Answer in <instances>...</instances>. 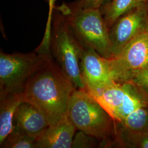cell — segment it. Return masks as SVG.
<instances>
[{
  "label": "cell",
  "mask_w": 148,
  "mask_h": 148,
  "mask_svg": "<svg viewBox=\"0 0 148 148\" xmlns=\"http://www.w3.org/2000/svg\"><path fill=\"white\" fill-rule=\"evenodd\" d=\"M115 125L132 131H148V106L130 114L122 121L115 122Z\"/></svg>",
  "instance_id": "16"
},
{
  "label": "cell",
  "mask_w": 148,
  "mask_h": 148,
  "mask_svg": "<svg viewBox=\"0 0 148 148\" xmlns=\"http://www.w3.org/2000/svg\"><path fill=\"white\" fill-rule=\"evenodd\" d=\"M80 68L85 90L90 94L114 82L109 59L103 57L91 48L84 47Z\"/></svg>",
  "instance_id": "8"
},
{
  "label": "cell",
  "mask_w": 148,
  "mask_h": 148,
  "mask_svg": "<svg viewBox=\"0 0 148 148\" xmlns=\"http://www.w3.org/2000/svg\"></svg>",
  "instance_id": "23"
},
{
  "label": "cell",
  "mask_w": 148,
  "mask_h": 148,
  "mask_svg": "<svg viewBox=\"0 0 148 148\" xmlns=\"http://www.w3.org/2000/svg\"><path fill=\"white\" fill-rule=\"evenodd\" d=\"M56 0H47L49 5V11L47 22L44 37L42 42L36 49L38 52L44 53H51V40L52 32V23L53 18V9L55 8Z\"/></svg>",
  "instance_id": "18"
},
{
  "label": "cell",
  "mask_w": 148,
  "mask_h": 148,
  "mask_svg": "<svg viewBox=\"0 0 148 148\" xmlns=\"http://www.w3.org/2000/svg\"><path fill=\"white\" fill-rule=\"evenodd\" d=\"M128 82H131L148 93V63L133 75Z\"/></svg>",
  "instance_id": "20"
},
{
  "label": "cell",
  "mask_w": 148,
  "mask_h": 148,
  "mask_svg": "<svg viewBox=\"0 0 148 148\" xmlns=\"http://www.w3.org/2000/svg\"><path fill=\"white\" fill-rule=\"evenodd\" d=\"M148 63V30L128 43L117 56L109 59L112 79L123 84Z\"/></svg>",
  "instance_id": "6"
},
{
  "label": "cell",
  "mask_w": 148,
  "mask_h": 148,
  "mask_svg": "<svg viewBox=\"0 0 148 148\" xmlns=\"http://www.w3.org/2000/svg\"><path fill=\"white\" fill-rule=\"evenodd\" d=\"M125 93V84L114 81L90 95L98 101L114 119L121 106Z\"/></svg>",
  "instance_id": "13"
},
{
  "label": "cell",
  "mask_w": 148,
  "mask_h": 148,
  "mask_svg": "<svg viewBox=\"0 0 148 148\" xmlns=\"http://www.w3.org/2000/svg\"><path fill=\"white\" fill-rule=\"evenodd\" d=\"M36 138L13 128L0 144L1 148H35Z\"/></svg>",
  "instance_id": "17"
},
{
  "label": "cell",
  "mask_w": 148,
  "mask_h": 148,
  "mask_svg": "<svg viewBox=\"0 0 148 148\" xmlns=\"http://www.w3.org/2000/svg\"><path fill=\"white\" fill-rule=\"evenodd\" d=\"M112 142L121 148H148V131H132L115 125L114 140Z\"/></svg>",
  "instance_id": "15"
},
{
  "label": "cell",
  "mask_w": 148,
  "mask_h": 148,
  "mask_svg": "<svg viewBox=\"0 0 148 148\" xmlns=\"http://www.w3.org/2000/svg\"><path fill=\"white\" fill-rule=\"evenodd\" d=\"M111 0H76L70 5L78 9H100Z\"/></svg>",
  "instance_id": "21"
},
{
  "label": "cell",
  "mask_w": 148,
  "mask_h": 148,
  "mask_svg": "<svg viewBox=\"0 0 148 148\" xmlns=\"http://www.w3.org/2000/svg\"><path fill=\"white\" fill-rule=\"evenodd\" d=\"M76 130L67 116L37 137L35 148H71Z\"/></svg>",
  "instance_id": "10"
},
{
  "label": "cell",
  "mask_w": 148,
  "mask_h": 148,
  "mask_svg": "<svg viewBox=\"0 0 148 148\" xmlns=\"http://www.w3.org/2000/svg\"><path fill=\"white\" fill-rule=\"evenodd\" d=\"M57 10L84 47L91 48L106 58H112L109 29L99 9H78L63 4Z\"/></svg>",
  "instance_id": "3"
},
{
  "label": "cell",
  "mask_w": 148,
  "mask_h": 148,
  "mask_svg": "<svg viewBox=\"0 0 148 148\" xmlns=\"http://www.w3.org/2000/svg\"><path fill=\"white\" fill-rule=\"evenodd\" d=\"M52 56L0 53V97L23 92L27 80Z\"/></svg>",
  "instance_id": "5"
},
{
  "label": "cell",
  "mask_w": 148,
  "mask_h": 148,
  "mask_svg": "<svg viewBox=\"0 0 148 148\" xmlns=\"http://www.w3.org/2000/svg\"><path fill=\"white\" fill-rule=\"evenodd\" d=\"M75 89L52 57L27 80L22 93L24 101L35 106L53 126L67 116L69 100Z\"/></svg>",
  "instance_id": "1"
},
{
  "label": "cell",
  "mask_w": 148,
  "mask_h": 148,
  "mask_svg": "<svg viewBox=\"0 0 148 148\" xmlns=\"http://www.w3.org/2000/svg\"><path fill=\"white\" fill-rule=\"evenodd\" d=\"M45 1H47V0H45Z\"/></svg>",
  "instance_id": "22"
},
{
  "label": "cell",
  "mask_w": 148,
  "mask_h": 148,
  "mask_svg": "<svg viewBox=\"0 0 148 148\" xmlns=\"http://www.w3.org/2000/svg\"><path fill=\"white\" fill-rule=\"evenodd\" d=\"M123 84L125 93L121 106L114 117L117 122L122 121L130 114L148 106V93L131 82Z\"/></svg>",
  "instance_id": "11"
},
{
  "label": "cell",
  "mask_w": 148,
  "mask_h": 148,
  "mask_svg": "<svg viewBox=\"0 0 148 148\" xmlns=\"http://www.w3.org/2000/svg\"><path fill=\"white\" fill-rule=\"evenodd\" d=\"M148 0H111L99 9L108 28L110 29L117 19Z\"/></svg>",
  "instance_id": "14"
},
{
  "label": "cell",
  "mask_w": 148,
  "mask_h": 148,
  "mask_svg": "<svg viewBox=\"0 0 148 148\" xmlns=\"http://www.w3.org/2000/svg\"><path fill=\"white\" fill-rule=\"evenodd\" d=\"M23 101L22 92L0 97V144L12 131L15 112Z\"/></svg>",
  "instance_id": "12"
},
{
  "label": "cell",
  "mask_w": 148,
  "mask_h": 148,
  "mask_svg": "<svg viewBox=\"0 0 148 148\" xmlns=\"http://www.w3.org/2000/svg\"><path fill=\"white\" fill-rule=\"evenodd\" d=\"M55 18L51 40V52L54 61L76 89L85 90L80 68L84 47L75 36L59 11Z\"/></svg>",
  "instance_id": "4"
},
{
  "label": "cell",
  "mask_w": 148,
  "mask_h": 148,
  "mask_svg": "<svg viewBox=\"0 0 148 148\" xmlns=\"http://www.w3.org/2000/svg\"><path fill=\"white\" fill-rule=\"evenodd\" d=\"M13 124V128L36 138L49 126L42 112L27 101H23L18 106Z\"/></svg>",
  "instance_id": "9"
},
{
  "label": "cell",
  "mask_w": 148,
  "mask_h": 148,
  "mask_svg": "<svg viewBox=\"0 0 148 148\" xmlns=\"http://www.w3.org/2000/svg\"><path fill=\"white\" fill-rule=\"evenodd\" d=\"M99 139L79 130L74 136L72 143L73 148H96Z\"/></svg>",
  "instance_id": "19"
},
{
  "label": "cell",
  "mask_w": 148,
  "mask_h": 148,
  "mask_svg": "<svg viewBox=\"0 0 148 148\" xmlns=\"http://www.w3.org/2000/svg\"><path fill=\"white\" fill-rule=\"evenodd\" d=\"M67 116L78 130L101 140L103 146L114 137L115 122L95 98L84 89H75L69 100Z\"/></svg>",
  "instance_id": "2"
},
{
  "label": "cell",
  "mask_w": 148,
  "mask_h": 148,
  "mask_svg": "<svg viewBox=\"0 0 148 148\" xmlns=\"http://www.w3.org/2000/svg\"><path fill=\"white\" fill-rule=\"evenodd\" d=\"M148 30V3L119 18L109 29L112 58L117 56L133 39Z\"/></svg>",
  "instance_id": "7"
}]
</instances>
